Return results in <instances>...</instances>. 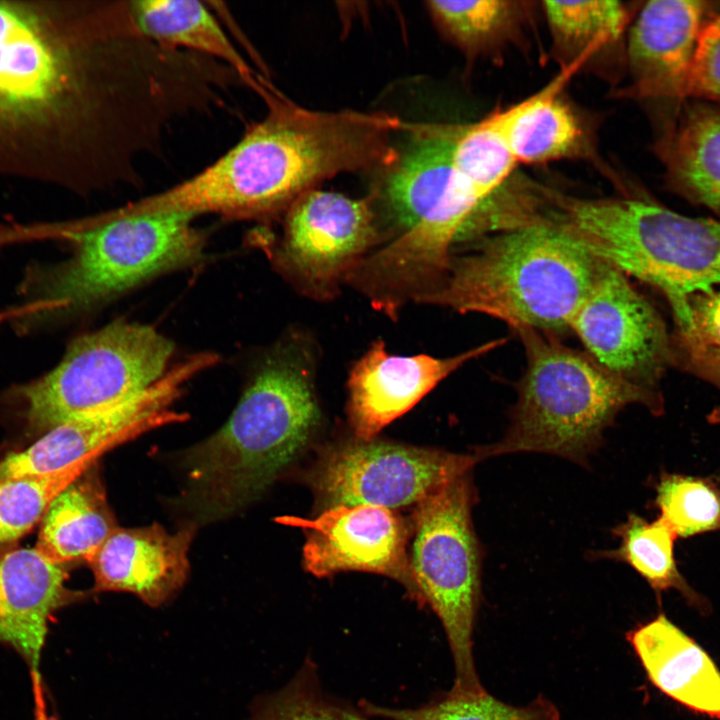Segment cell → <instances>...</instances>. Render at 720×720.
Instances as JSON below:
<instances>
[{
  "label": "cell",
  "mask_w": 720,
  "mask_h": 720,
  "mask_svg": "<svg viewBox=\"0 0 720 720\" xmlns=\"http://www.w3.org/2000/svg\"><path fill=\"white\" fill-rule=\"evenodd\" d=\"M580 70L578 64L563 68L541 90L493 112L518 163L594 159L591 129L563 95L568 81Z\"/></svg>",
  "instance_id": "ac0fdd59"
},
{
  "label": "cell",
  "mask_w": 720,
  "mask_h": 720,
  "mask_svg": "<svg viewBox=\"0 0 720 720\" xmlns=\"http://www.w3.org/2000/svg\"><path fill=\"white\" fill-rule=\"evenodd\" d=\"M67 576L35 547L0 554V644L16 651L30 674L40 673L52 615L81 598L66 587Z\"/></svg>",
  "instance_id": "e0dca14e"
},
{
  "label": "cell",
  "mask_w": 720,
  "mask_h": 720,
  "mask_svg": "<svg viewBox=\"0 0 720 720\" xmlns=\"http://www.w3.org/2000/svg\"><path fill=\"white\" fill-rule=\"evenodd\" d=\"M606 265L569 228L541 215L452 256L441 283L417 301L486 314L514 331L552 333L569 328Z\"/></svg>",
  "instance_id": "7a4b0ae2"
},
{
  "label": "cell",
  "mask_w": 720,
  "mask_h": 720,
  "mask_svg": "<svg viewBox=\"0 0 720 720\" xmlns=\"http://www.w3.org/2000/svg\"><path fill=\"white\" fill-rule=\"evenodd\" d=\"M651 683L687 708L720 719V671L664 614L627 634Z\"/></svg>",
  "instance_id": "d6986e66"
},
{
  "label": "cell",
  "mask_w": 720,
  "mask_h": 720,
  "mask_svg": "<svg viewBox=\"0 0 720 720\" xmlns=\"http://www.w3.org/2000/svg\"><path fill=\"white\" fill-rule=\"evenodd\" d=\"M534 5L512 0L429 1L427 9L439 30L469 59L496 60L526 41Z\"/></svg>",
  "instance_id": "d4e9b609"
},
{
  "label": "cell",
  "mask_w": 720,
  "mask_h": 720,
  "mask_svg": "<svg viewBox=\"0 0 720 720\" xmlns=\"http://www.w3.org/2000/svg\"><path fill=\"white\" fill-rule=\"evenodd\" d=\"M366 716L388 720H560L558 707L546 696L539 695L523 706L503 702L489 692L482 697L468 698L450 691L416 708H389L362 700Z\"/></svg>",
  "instance_id": "83f0119b"
},
{
  "label": "cell",
  "mask_w": 720,
  "mask_h": 720,
  "mask_svg": "<svg viewBox=\"0 0 720 720\" xmlns=\"http://www.w3.org/2000/svg\"><path fill=\"white\" fill-rule=\"evenodd\" d=\"M173 350L153 327L117 320L76 338L54 369L15 394L28 424L48 431L144 391L168 370Z\"/></svg>",
  "instance_id": "8992f818"
},
{
  "label": "cell",
  "mask_w": 720,
  "mask_h": 720,
  "mask_svg": "<svg viewBox=\"0 0 720 720\" xmlns=\"http://www.w3.org/2000/svg\"><path fill=\"white\" fill-rule=\"evenodd\" d=\"M128 8L138 31L152 42L216 60L236 72L250 88L258 77L208 3L198 0H132L128 1Z\"/></svg>",
  "instance_id": "cb8c5ba5"
},
{
  "label": "cell",
  "mask_w": 720,
  "mask_h": 720,
  "mask_svg": "<svg viewBox=\"0 0 720 720\" xmlns=\"http://www.w3.org/2000/svg\"><path fill=\"white\" fill-rule=\"evenodd\" d=\"M218 360L211 352L191 355L136 396L54 426L28 448L4 458L0 480L56 473L144 432L185 421L186 414L170 407L192 378Z\"/></svg>",
  "instance_id": "30bf717a"
},
{
  "label": "cell",
  "mask_w": 720,
  "mask_h": 720,
  "mask_svg": "<svg viewBox=\"0 0 720 720\" xmlns=\"http://www.w3.org/2000/svg\"><path fill=\"white\" fill-rule=\"evenodd\" d=\"M632 8L620 1H545L552 55L561 69L578 64L608 75V59L626 68L625 34Z\"/></svg>",
  "instance_id": "44dd1931"
},
{
  "label": "cell",
  "mask_w": 720,
  "mask_h": 720,
  "mask_svg": "<svg viewBox=\"0 0 720 720\" xmlns=\"http://www.w3.org/2000/svg\"><path fill=\"white\" fill-rule=\"evenodd\" d=\"M377 236L372 196L312 189L286 210L277 262L303 293L329 298Z\"/></svg>",
  "instance_id": "8fae6325"
},
{
  "label": "cell",
  "mask_w": 720,
  "mask_h": 720,
  "mask_svg": "<svg viewBox=\"0 0 720 720\" xmlns=\"http://www.w3.org/2000/svg\"><path fill=\"white\" fill-rule=\"evenodd\" d=\"M477 462L474 454L358 438L323 448L303 480L320 512L356 505L393 510L416 505Z\"/></svg>",
  "instance_id": "9c48e42d"
},
{
  "label": "cell",
  "mask_w": 720,
  "mask_h": 720,
  "mask_svg": "<svg viewBox=\"0 0 720 720\" xmlns=\"http://www.w3.org/2000/svg\"><path fill=\"white\" fill-rule=\"evenodd\" d=\"M655 505L677 537L720 531V486L712 479L662 473Z\"/></svg>",
  "instance_id": "f546056e"
},
{
  "label": "cell",
  "mask_w": 720,
  "mask_h": 720,
  "mask_svg": "<svg viewBox=\"0 0 720 720\" xmlns=\"http://www.w3.org/2000/svg\"><path fill=\"white\" fill-rule=\"evenodd\" d=\"M673 364L704 379L720 391V348L672 337ZM720 423V404L708 416Z\"/></svg>",
  "instance_id": "d6a6232c"
},
{
  "label": "cell",
  "mask_w": 720,
  "mask_h": 720,
  "mask_svg": "<svg viewBox=\"0 0 720 720\" xmlns=\"http://www.w3.org/2000/svg\"><path fill=\"white\" fill-rule=\"evenodd\" d=\"M569 328L602 367L639 387L656 385L673 364L672 337L654 306L607 264Z\"/></svg>",
  "instance_id": "7c38bea8"
},
{
  "label": "cell",
  "mask_w": 720,
  "mask_h": 720,
  "mask_svg": "<svg viewBox=\"0 0 720 720\" xmlns=\"http://www.w3.org/2000/svg\"><path fill=\"white\" fill-rule=\"evenodd\" d=\"M693 332L679 339L720 348V290L699 294L690 302Z\"/></svg>",
  "instance_id": "836d02e7"
},
{
  "label": "cell",
  "mask_w": 720,
  "mask_h": 720,
  "mask_svg": "<svg viewBox=\"0 0 720 720\" xmlns=\"http://www.w3.org/2000/svg\"><path fill=\"white\" fill-rule=\"evenodd\" d=\"M30 13L0 3V114L40 112L60 134L85 115L96 91L90 47L60 6L39 25Z\"/></svg>",
  "instance_id": "52a82bcc"
},
{
  "label": "cell",
  "mask_w": 720,
  "mask_h": 720,
  "mask_svg": "<svg viewBox=\"0 0 720 720\" xmlns=\"http://www.w3.org/2000/svg\"><path fill=\"white\" fill-rule=\"evenodd\" d=\"M94 464L58 494L41 520L35 548L55 563H89L118 528Z\"/></svg>",
  "instance_id": "603a6c76"
},
{
  "label": "cell",
  "mask_w": 720,
  "mask_h": 720,
  "mask_svg": "<svg viewBox=\"0 0 720 720\" xmlns=\"http://www.w3.org/2000/svg\"><path fill=\"white\" fill-rule=\"evenodd\" d=\"M472 471L444 483L414 507L410 569L420 596L438 616L454 663L451 693L478 698L473 634L481 602L482 551L472 524Z\"/></svg>",
  "instance_id": "5b68a950"
},
{
  "label": "cell",
  "mask_w": 720,
  "mask_h": 720,
  "mask_svg": "<svg viewBox=\"0 0 720 720\" xmlns=\"http://www.w3.org/2000/svg\"><path fill=\"white\" fill-rule=\"evenodd\" d=\"M98 457L56 473L0 480V554L42 520L51 502L90 468Z\"/></svg>",
  "instance_id": "f1b7e54d"
},
{
  "label": "cell",
  "mask_w": 720,
  "mask_h": 720,
  "mask_svg": "<svg viewBox=\"0 0 720 720\" xmlns=\"http://www.w3.org/2000/svg\"><path fill=\"white\" fill-rule=\"evenodd\" d=\"M192 526L170 533L159 524L118 527L103 543L89 566L94 592H128L150 606H159L185 583Z\"/></svg>",
  "instance_id": "2e32d148"
},
{
  "label": "cell",
  "mask_w": 720,
  "mask_h": 720,
  "mask_svg": "<svg viewBox=\"0 0 720 720\" xmlns=\"http://www.w3.org/2000/svg\"><path fill=\"white\" fill-rule=\"evenodd\" d=\"M656 149L670 185L720 214V107L685 106Z\"/></svg>",
  "instance_id": "7402d4cb"
},
{
  "label": "cell",
  "mask_w": 720,
  "mask_h": 720,
  "mask_svg": "<svg viewBox=\"0 0 720 720\" xmlns=\"http://www.w3.org/2000/svg\"><path fill=\"white\" fill-rule=\"evenodd\" d=\"M620 546L598 553V557L622 561L631 566L656 591L675 589L686 599L703 607V600L688 585L680 573L674 556L677 535L659 516L647 521L636 514L614 529Z\"/></svg>",
  "instance_id": "484cf974"
},
{
  "label": "cell",
  "mask_w": 720,
  "mask_h": 720,
  "mask_svg": "<svg viewBox=\"0 0 720 720\" xmlns=\"http://www.w3.org/2000/svg\"><path fill=\"white\" fill-rule=\"evenodd\" d=\"M279 522L304 531L303 567L313 576L330 577L343 571L386 576L420 605L407 552L410 525L392 509L339 506L312 519L286 516Z\"/></svg>",
  "instance_id": "4fadbf2b"
},
{
  "label": "cell",
  "mask_w": 720,
  "mask_h": 720,
  "mask_svg": "<svg viewBox=\"0 0 720 720\" xmlns=\"http://www.w3.org/2000/svg\"><path fill=\"white\" fill-rule=\"evenodd\" d=\"M517 164L493 112L461 125L453 150V171L481 209L512 179Z\"/></svg>",
  "instance_id": "4316f807"
},
{
  "label": "cell",
  "mask_w": 720,
  "mask_h": 720,
  "mask_svg": "<svg viewBox=\"0 0 720 720\" xmlns=\"http://www.w3.org/2000/svg\"><path fill=\"white\" fill-rule=\"evenodd\" d=\"M552 214L599 259L666 297L676 336L693 332L690 302L720 286V222L648 198H580L549 192Z\"/></svg>",
  "instance_id": "3957f363"
},
{
  "label": "cell",
  "mask_w": 720,
  "mask_h": 720,
  "mask_svg": "<svg viewBox=\"0 0 720 720\" xmlns=\"http://www.w3.org/2000/svg\"><path fill=\"white\" fill-rule=\"evenodd\" d=\"M505 342L497 339L452 357L436 358L389 354L385 344L376 341L349 375L347 413L356 437L373 439L451 373Z\"/></svg>",
  "instance_id": "9a60e30c"
},
{
  "label": "cell",
  "mask_w": 720,
  "mask_h": 720,
  "mask_svg": "<svg viewBox=\"0 0 720 720\" xmlns=\"http://www.w3.org/2000/svg\"><path fill=\"white\" fill-rule=\"evenodd\" d=\"M63 307V303L56 299L41 298L31 303L15 306L0 311V326L10 320L17 318H23L30 315H37L40 313L60 310Z\"/></svg>",
  "instance_id": "d590c367"
},
{
  "label": "cell",
  "mask_w": 720,
  "mask_h": 720,
  "mask_svg": "<svg viewBox=\"0 0 720 720\" xmlns=\"http://www.w3.org/2000/svg\"><path fill=\"white\" fill-rule=\"evenodd\" d=\"M720 104V12L707 24L698 46L688 97Z\"/></svg>",
  "instance_id": "1f68e13d"
},
{
  "label": "cell",
  "mask_w": 720,
  "mask_h": 720,
  "mask_svg": "<svg viewBox=\"0 0 720 720\" xmlns=\"http://www.w3.org/2000/svg\"><path fill=\"white\" fill-rule=\"evenodd\" d=\"M461 125H409L411 137L389 167L383 198L397 236L425 218L445 194Z\"/></svg>",
  "instance_id": "ffe728a7"
},
{
  "label": "cell",
  "mask_w": 720,
  "mask_h": 720,
  "mask_svg": "<svg viewBox=\"0 0 720 720\" xmlns=\"http://www.w3.org/2000/svg\"><path fill=\"white\" fill-rule=\"evenodd\" d=\"M250 720H367L364 713L327 695L312 660L306 659L294 678L263 698Z\"/></svg>",
  "instance_id": "4dcf8cb0"
},
{
  "label": "cell",
  "mask_w": 720,
  "mask_h": 720,
  "mask_svg": "<svg viewBox=\"0 0 720 720\" xmlns=\"http://www.w3.org/2000/svg\"><path fill=\"white\" fill-rule=\"evenodd\" d=\"M34 702V720H57L49 711L46 692L41 675L31 676Z\"/></svg>",
  "instance_id": "8d00e7d4"
},
{
  "label": "cell",
  "mask_w": 720,
  "mask_h": 720,
  "mask_svg": "<svg viewBox=\"0 0 720 720\" xmlns=\"http://www.w3.org/2000/svg\"><path fill=\"white\" fill-rule=\"evenodd\" d=\"M62 223L14 225L0 227V248L25 242L63 240Z\"/></svg>",
  "instance_id": "e575fe53"
},
{
  "label": "cell",
  "mask_w": 720,
  "mask_h": 720,
  "mask_svg": "<svg viewBox=\"0 0 720 720\" xmlns=\"http://www.w3.org/2000/svg\"><path fill=\"white\" fill-rule=\"evenodd\" d=\"M522 340L526 369L504 437L476 449L478 461L516 452H539L585 464L603 431L626 406L663 411L658 391L613 374L588 353L567 347L550 332L515 330Z\"/></svg>",
  "instance_id": "277c9868"
},
{
  "label": "cell",
  "mask_w": 720,
  "mask_h": 720,
  "mask_svg": "<svg viewBox=\"0 0 720 720\" xmlns=\"http://www.w3.org/2000/svg\"><path fill=\"white\" fill-rule=\"evenodd\" d=\"M313 368L304 342L281 344L226 423L184 453L182 499L195 520L209 523L239 512L303 453L321 419Z\"/></svg>",
  "instance_id": "6da1fadb"
},
{
  "label": "cell",
  "mask_w": 720,
  "mask_h": 720,
  "mask_svg": "<svg viewBox=\"0 0 720 720\" xmlns=\"http://www.w3.org/2000/svg\"><path fill=\"white\" fill-rule=\"evenodd\" d=\"M194 219L186 213L130 216L72 233L73 257L44 282L42 298L86 307L194 262L204 245Z\"/></svg>",
  "instance_id": "ba28073f"
},
{
  "label": "cell",
  "mask_w": 720,
  "mask_h": 720,
  "mask_svg": "<svg viewBox=\"0 0 720 720\" xmlns=\"http://www.w3.org/2000/svg\"><path fill=\"white\" fill-rule=\"evenodd\" d=\"M697 0H654L636 16L626 40L630 82L618 96L681 102L688 97L701 36L715 13Z\"/></svg>",
  "instance_id": "5bb4252c"
}]
</instances>
